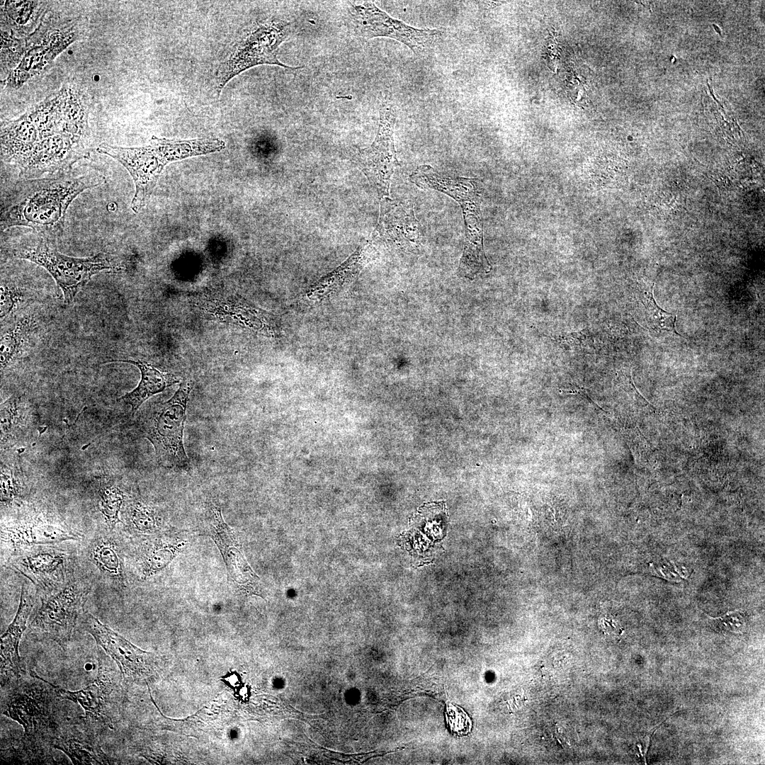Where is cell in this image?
<instances>
[{
    "label": "cell",
    "mask_w": 765,
    "mask_h": 765,
    "mask_svg": "<svg viewBox=\"0 0 765 765\" xmlns=\"http://www.w3.org/2000/svg\"><path fill=\"white\" fill-rule=\"evenodd\" d=\"M21 299V293L16 288L1 283L0 295V316L2 320L14 311Z\"/></svg>",
    "instance_id": "obj_36"
},
{
    "label": "cell",
    "mask_w": 765,
    "mask_h": 765,
    "mask_svg": "<svg viewBox=\"0 0 765 765\" xmlns=\"http://www.w3.org/2000/svg\"><path fill=\"white\" fill-rule=\"evenodd\" d=\"M88 155V149L81 138L60 132L38 142L19 169L20 174L30 178L46 172L65 170Z\"/></svg>",
    "instance_id": "obj_14"
},
{
    "label": "cell",
    "mask_w": 765,
    "mask_h": 765,
    "mask_svg": "<svg viewBox=\"0 0 765 765\" xmlns=\"http://www.w3.org/2000/svg\"><path fill=\"white\" fill-rule=\"evenodd\" d=\"M34 603L35 601L30 593L23 585L16 616L1 636V686L18 679L26 673L24 663L19 655L18 648Z\"/></svg>",
    "instance_id": "obj_19"
},
{
    "label": "cell",
    "mask_w": 765,
    "mask_h": 765,
    "mask_svg": "<svg viewBox=\"0 0 765 765\" xmlns=\"http://www.w3.org/2000/svg\"><path fill=\"white\" fill-rule=\"evenodd\" d=\"M62 106V98L59 91L25 113L38 129L40 140L63 132Z\"/></svg>",
    "instance_id": "obj_27"
},
{
    "label": "cell",
    "mask_w": 765,
    "mask_h": 765,
    "mask_svg": "<svg viewBox=\"0 0 765 765\" xmlns=\"http://www.w3.org/2000/svg\"><path fill=\"white\" fill-rule=\"evenodd\" d=\"M395 120V108L382 104L375 140L358 155L362 171L381 198L389 196L391 178L399 165L393 136Z\"/></svg>",
    "instance_id": "obj_12"
},
{
    "label": "cell",
    "mask_w": 765,
    "mask_h": 765,
    "mask_svg": "<svg viewBox=\"0 0 765 765\" xmlns=\"http://www.w3.org/2000/svg\"><path fill=\"white\" fill-rule=\"evenodd\" d=\"M1 506L8 508L18 503L26 492L25 484L16 468L1 463Z\"/></svg>",
    "instance_id": "obj_33"
},
{
    "label": "cell",
    "mask_w": 765,
    "mask_h": 765,
    "mask_svg": "<svg viewBox=\"0 0 765 765\" xmlns=\"http://www.w3.org/2000/svg\"><path fill=\"white\" fill-rule=\"evenodd\" d=\"M39 140L38 129L26 114L4 122L1 128V159L20 169Z\"/></svg>",
    "instance_id": "obj_21"
},
{
    "label": "cell",
    "mask_w": 765,
    "mask_h": 765,
    "mask_svg": "<svg viewBox=\"0 0 765 765\" xmlns=\"http://www.w3.org/2000/svg\"><path fill=\"white\" fill-rule=\"evenodd\" d=\"M62 98V131L83 138L89 135L88 111L82 95L76 88L64 86Z\"/></svg>",
    "instance_id": "obj_26"
},
{
    "label": "cell",
    "mask_w": 765,
    "mask_h": 765,
    "mask_svg": "<svg viewBox=\"0 0 765 765\" xmlns=\"http://www.w3.org/2000/svg\"><path fill=\"white\" fill-rule=\"evenodd\" d=\"M103 181L99 174L68 171L51 178L19 181L1 206V230L22 225L46 238L59 235L72 201Z\"/></svg>",
    "instance_id": "obj_2"
},
{
    "label": "cell",
    "mask_w": 765,
    "mask_h": 765,
    "mask_svg": "<svg viewBox=\"0 0 765 765\" xmlns=\"http://www.w3.org/2000/svg\"><path fill=\"white\" fill-rule=\"evenodd\" d=\"M98 731L84 718L67 721L60 727L53 748L64 752L75 765L115 764V760L103 752Z\"/></svg>",
    "instance_id": "obj_16"
},
{
    "label": "cell",
    "mask_w": 765,
    "mask_h": 765,
    "mask_svg": "<svg viewBox=\"0 0 765 765\" xmlns=\"http://www.w3.org/2000/svg\"><path fill=\"white\" fill-rule=\"evenodd\" d=\"M370 253V244L359 246L342 264L312 285L307 296L310 300L319 301L339 290L358 274Z\"/></svg>",
    "instance_id": "obj_22"
},
{
    "label": "cell",
    "mask_w": 765,
    "mask_h": 765,
    "mask_svg": "<svg viewBox=\"0 0 765 765\" xmlns=\"http://www.w3.org/2000/svg\"><path fill=\"white\" fill-rule=\"evenodd\" d=\"M83 625L116 663L125 684L147 682L154 676L157 660L154 654L138 648L89 612L83 614Z\"/></svg>",
    "instance_id": "obj_11"
},
{
    "label": "cell",
    "mask_w": 765,
    "mask_h": 765,
    "mask_svg": "<svg viewBox=\"0 0 765 765\" xmlns=\"http://www.w3.org/2000/svg\"><path fill=\"white\" fill-rule=\"evenodd\" d=\"M225 142L218 138L179 140L153 136L151 143L139 147L101 144L97 151L119 162L132 176L135 193L131 208L139 212L144 206L161 175L169 163L186 158L220 152Z\"/></svg>",
    "instance_id": "obj_3"
},
{
    "label": "cell",
    "mask_w": 765,
    "mask_h": 765,
    "mask_svg": "<svg viewBox=\"0 0 765 765\" xmlns=\"http://www.w3.org/2000/svg\"><path fill=\"white\" fill-rule=\"evenodd\" d=\"M409 180L421 189H435L453 198L463 214L480 211L481 191L475 178L449 176L427 164L418 166Z\"/></svg>",
    "instance_id": "obj_18"
},
{
    "label": "cell",
    "mask_w": 765,
    "mask_h": 765,
    "mask_svg": "<svg viewBox=\"0 0 765 765\" xmlns=\"http://www.w3.org/2000/svg\"><path fill=\"white\" fill-rule=\"evenodd\" d=\"M6 10L8 17L16 24L24 25L31 17L38 2L23 1H6Z\"/></svg>",
    "instance_id": "obj_35"
},
{
    "label": "cell",
    "mask_w": 765,
    "mask_h": 765,
    "mask_svg": "<svg viewBox=\"0 0 765 765\" xmlns=\"http://www.w3.org/2000/svg\"><path fill=\"white\" fill-rule=\"evenodd\" d=\"M210 536L223 557L230 580L240 590L253 592L258 579L242 552L234 531L224 521L221 509L212 504L209 509Z\"/></svg>",
    "instance_id": "obj_17"
},
{
    "label": "cell",
    "mask_w": 765,
    "mask_h": 765,
    "mask_svg": "<svg viewBox=\"0 0 765 765\" xmlns=\"http://www.w3.org/2000/svg\"><path fill=\"white\" fill-rule=\"evenodd\" d=\"M289 22L270 19L256 24L232 48L229 56L220 64L215 73L217 93L241 72L261 64L278 65L296 69L281 62L278 52L281 44L290 34Z\"/></svg>",
    "instance_id": "obj_6"
},
{
    "label": "cell",
    "mask_w": 765,
    "mask_h": 765,
    "mask_svg": "<svg viewBox=\"0 0 765 765\" xmlns=\"http://www.w3.org/2000/svg\"><path fill=\"white\" fill-rule=\"evenodd\" d=\"M82 538L83 535L63 523L40 514H29L2 523L1 526V545L11 549L12 552L35 545L57 544Z\"/></svg>",
    "instance_id": "obj_13"
},
{
    "label": "cell",
    "mask_w": 765,
    "mask_h": 765,
    "mask_svg": "<svg viewBox=\"0 0 765 765\" xmlns=\"http://www.w3.org/2000/svg\"><path fill=\"white\" fill-rule=\"evenodd\" d=\"M710 618L718 620L724 628L734 633H741L744 626V619L739 611L727 612L721 617Z\"/></svg>",
    "instance_id": "obj_37"
},
{
    "label": "cell",
    "mask_w": 765,
    "mask_h": 765,
    "mask_svg": "<svg viewBox=\"0 0 765 765\" xmlns=\"http://www.w3.org/2000/svg\"><path fill=\"white\" fill-rule=\"evenodd\" d=\"M96 506L106 529L113 531L121 522L120 514L125 502V494L119 484L110 477H100L96 484Z\"/></svg>",
    "instance_id": "obj_25"
},
{
    "label": "cell",
    "mask_w": 765,
    "mask_h": 765,
    "mask_svg": "<svg viewBox=\"0 0 765 765\" xmlns=\"http://www.w3.org/2000/svg\"><path fill=\"white\" fill-rule=\"evenodd\" d=\"M1 713L18 722L24 735L1 756L18 764H54L55 739L67 722L58 686L26 672L20 678L1 686Z\"/></svg>",
    "instance_id": "obj_1"
},
{
    "label": "cell",
    "mask_w": 765,
    "mask_h": 765,
    "mask_svg": "<svg viewBox=\"0 0 765 765\" xmlns=\"http://www.w3.org/2000/svg\"><path fill=\"white\" fill-rule=\"evenodd\" d=\"M30 415L22 397L13 395L1 404V448H8L26 434Z\"/></svg>",
    "instance_id": "obj_24"
},
{
    "label": "cell",
    "mask_w": 765,
    "mask_h": 765,
    "mask_svg": "<svg viewBox=\"0 0 765 765\" xmlns=\"http://www.w3.org/2000/svg\"><path fill=\"white\" fill-rule=\"evenodd\" d=\"M446 718L447 724L453 733L463 736L471 731V720L460 707L450 703H447Z\"/></svg>",
    "instance_id": "obj_34"
},
{
    "label": "cell",
    "mask_w": 765,
    "mask_h": 765,
    "mask_svg": "<svg viewBox=\"0 0 765 765\" xmlns=\"http://www.w3.org/2000/svg\"><path fill=\"white\" fill-rule=\"evenodd\" d=\"M89 591L87 581L74 577L58 590L44 594L29 623L30 633L64 648L72 638Z\"/></svg>",
    "instance_id": "obj_7"
},
{
    "label": "cell",
    "mask_w": 765,
    "mask_h": 765,
    "mask_svg": "<svg viewBox=\"0 0 765 765\" xmlns=\"http://www.w3.org/2000/svg\"><path fill=\"white\" fill-rule=\"evenodd\" d=\"M18 242L11 247V254L44 267L62 290L64 302L71 303L91 276L115 268L111 256L99 253L88 258H76L59 252L40 235L37 239Z\"/></svg>",
    "instance_id": "obj_5"
},
{
    "label": "cell",
    "mask_w": 765,
    "mask_h": 765,
    "mask_svg": "<svg viewBox=\"0 0 765 765\" xmlns=\"http://www.w3.org/2000/svg\"><path fill=\"white\" fill-rule=\"evenodd\" d=\"M176 548L160 538L148 542L142 548L140 570L142 579H146L164 569L173 560Z\"/></svg>",
    "instance_id": "obj_28"
},
{
    "label": "cell",
    "mask_w": 765,
    "mask_h": 765,
    "mask_svg": "<svg viewBox=\"0 0 765 765\" xmlns=\"http://www.w3.org/2000/svg\"><path fill=\"white\" fill-rule=\"evenodd\" d=\"M193 383L183 380L171 398L152 404L137 417L140 434L152 444L157 463L162 467L188 471L190 461L183 436L186 405Z\"/></svg>",
    "instance_id": "obj_4"
},
{
    "label": "cell",
    "mask_w": 765,
    "mask_h": 765,
    "mask_svg": "<svg viewBox=\"0 0 765 765\" xmlns=\"http://www.w3.org/2000/svg\"><path fill=\"white\" fill-rule=\"evenodd\" d=\"M654 283L649 288L639 293L640 302L645 307L649 327L657 332H669L681 336L676 330V315L660 307L653 296Z\"/></svg>",
    "instance_id": "obj_31"
},
{
    "label": "cell",
    "mask_w": 765,
    "mask_h": 765,
    "mask_svg": "<svg viewBox=\"0 0 765 765\" xmlns=\"http://www.w3.org/2000/svg\"><path fill=\"white\" fill-rule=\"evenodd\" d=\"M113 531L96 533L86 540L81 555L89 570L101 582L116 589L125 587L123 549Z\"/></svg>",
    "instance_id": "obj_15"
},
{
    "label": "cell",
    "mask_w": 765,
    "mask_h": 765,
    "mask_svg": "<svg viewBox=\"0 0 765 765\" xmlns=\"http://www.w3.org/2000/svg\"><path fill=\"white\" fill-rule=\"evenodd\" d=\"M122 675L110 657L98 650V669L94 680L83 688L69 691L58 686L62 697L80 705L84 718L98 730L113 729L122 696Z\"/></svg>",
    "instance_id": "obj_8"
},
{
    "label": "cell",
    "mask_w": 765,
    "mask_h": 765,
    "mask_svg": "<svg viewBox=\"0 0 765 765\" xmlns=\"http://www.w3.org/2000/svg\"><path fill=\"white\" fill-rule=\"evenodd\" d=\"M110 362L130 363L135 366L140 371L141 378L138 385L133 390L118 399V401L130 406L132 416L149 397L163 392L167 387L177 382V381H170L166 374L140 360L121 359Z\"/></svg>",
    "instance_id": "obj_23"
},
{
    "label": "cell",
    "mask_w": 765,
    "mask_h": 765,
    "mask_svg": "<svg viewBox=\"0 0 765 765\" xmlns=\"http://www.w3.org/2000/svg\"><path fill=\"white\" fill-rule=\"evenodd\" d=\"M124 504L123 514L132 529L142 533H150L157 530L159 518L153 506L139 498L125 501Z\"/></svg>",
    "instance_id": "obj_29"
},
{
    "label": "cell",
    "mask_w": 765,
    "mask_h": 765,
    "mask_svg": "<svg viewBox=\"0 0 765 765\" xmlns=\"http://www.w3.org/2000/svg\"><path fill=\"white\" fill-rule=\"evenodd\" d=\"M32 325L33 322L29 317L23 318L13 329L1 336L0 342L1 370L13 363L20 356L33 328Z\"/></svg>",
    "instance_id": "obj_30"
},
{
    "label": "cell",
    "mask_w": 765,
    "mask_h": 765,
    "mask_svg": "<svg viewBox=\"0 0 765 765\" xmlns=\"http://www.w3.org/2000/svg\"><path fill=\"white\" fill-rule=\"evenodd\" d=\"M375 232L380 239L400 246L418 242L421 236L412 205L388 197L382 198L380 202Z\"/></svg>",
    "instance_id": "obj_20"
},
{
    "label": "cell",
    "mask_w": 765,
    "mask_h": 765,
    "mask_svg": "<svg viewBox=\"0 0 765 765\" xmlns=\"http://www.w3.org/2000/svg\"><path fill=\"white\" fill-rule=\"evenodd\" d=\"M60 544L35 545L13 551L6 566L28 578L44 594L57 591L74 577V553Z\"/></svg>",
    "instance_id": "obj_9"
},
{
    "label": "cell",
    "mask_w": 765,
    "mask_h": 765,
    "mask_svg": "<svg viewBox=\"0 0 765 765\" xmlns=\"http://www.w3.org/2000/svg\"><path fill=\"white\" fill-rule=\"evenodd\" d=\"M351 21L356 33L368 39L385 37L396 40L415 54L425 52L443 34L442 30L416 28L392 18L373 1L353 4Z\"/></svg>",
    "instance_id": "obj_10"
},
{
    "label": "cell",
    "mask_w": 765,
    "mask_h": 765,
    "mask_svg": "<svg viewBox=\"0 0 765 765\" xmlns=\"http://www.w3.org/2000/svg\"><path fill=\"white\" fill-rule=\"evenodd\" d=\"M491 268L484 252L482 241H465L458 267L459 274L472 280L478 274L489 272Z\"/></svg>",
    "instance_id": "obj_32"
}]
</instances>
